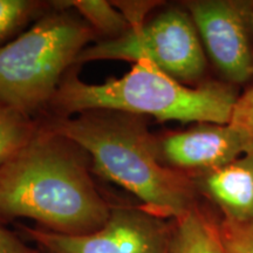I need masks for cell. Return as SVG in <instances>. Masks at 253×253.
Segmentation results:
<instances>
[{"mask_svg":"<svg viewBox=\"0 0 253 253\" xmlns=\"http://www.w3.org/2000/svg\"><path fill=\"white\" fill-rule=\"evenodd\" d=\"M90 172L86 151L40 121L30 142L0 168V226L28 218L58 235L96 232L112 202Z\"/></svg>","mask_w":253,"mask_h":253,"instance_id":"obj_1","label":"cell"},{"mask_svg":"<svg viewBox=\"0 0 253 253\" xmlns=\"http://www.w3.org/2000/svg\"><path fill=\"white\" fill-rule=\"evenodd\" d=\"M90 157L91 171L130 192L149 212L175 219L203 201L195 181L164 166L144 116L88 110L45 120Z\"/></svg>","mask_w":253,"mask_h":253,"instance_id":"obj_2","label":"cell"},{"mask_svg":"<svg viewBox=\"0 0 253 253\" xmlns=\"http://www.w3.org/2000/svg\"><path fill=\"white\" fill-rule=\"evenodd\" d=\"M75 65L66 73L50 103L56 118H69L88 110H116L153 116L161 122L230 123L240 90L221 80L190 87L160 71L148 60L135 62L122 78L101 84H86Z\"/></svg>","mask_w":253,"mask_h":253,"instance_id":"obj_3","label":"cell"},{"mask_svg":"<svg viewBox=\"0 0 253 253\" xmlns=\"http://www.w3.org/2000/svg\"><path fill=\"white\" fill-rule=\"evenodd\" d=\"M11 42L0 47V102L36 119L49 109L63 77L97 34L58 1Z\"/></svg>","mask_w":253,"mask_h":253,"instance_id":"obj_4","label":"cell"},{"mask_svg":"<svg viewBox=\"0 0 253 253\" xmlns=\"http://www.w3.org/2000/svg\"><path fill=\"white\" fill-rule=\"evenodd\" d=\"M104 60H148L190 87L209 81V61L194 20L182 5L168 6L114 39H100L79 54L75 65Z\"/></svg>","mask_w":253,"mask_h":253,"instance_id":"obj_5","label":"cell"},{"mask_svg":"<svg viewBox=\"0 0 253 253\" xmlns=\"http://www.w3.org/2000/svg\"><path fill=\"white\" fill-rule=\"evenodd\" d=\"M19 235L58 253H171V219L141 204H114L106 224L87 236H63L18 224Z\"/></svg>","mask_w":253,"mask_h":253,"instance_id":"obj_6","label":"cell"},{"mask_svg":"<svg viewBox=\"0 0 253 253\" xmlns=\"http://www.w3.org/2000/svg\"><path fill=\"white\" fill-rule=\"evenodd\" d=\"M182 6L220 80L240 88L253 79V0H188Z\"/></svg>","mask_w":253,"mask_h":253,"instance_id":"obj_7","label":"cell"},{"mask_svg":"<svg viewBox=\"0 0 253 253\" xmlns=\"http://www.w3.org/2000/svg\"><path fill=\"white\" fill-rule=\"evenodd\" d=\"M156 147L164 166L192 179L226 166L250 150L245 136L230 123L209 122L156 135Z\"/></svg>","mask_w":253,"mask_h":253,"instance_id":"obj_8","label":"cell"},{"mask_svg":"<svg viewBox=\"0 0 253 253\" xmlns=\"http://www.w3.org/2000/svg\"><path fill=\"white\" fill-rule=\"evenodd\" d=\"M194 181L202 198L221 217L253 220V150Z\"/></svg>","mask_w":253,"mask_h":253,"instance_id":"obj_9","label":"cell"},{"mask_svg":"<svg viewBox=\"0 0 253 253\" xmlns=\"http://www.w3.org/2000/svg\"><path fill=\"white\" fill-rule=\"evenodd\" d=\"M171 253H227L219 233V213L201 201L171 219Z\"/></svg>","mask_w":253,"mask_h":253,"instance_id":"obj_10","label":"cell"},{"mask_svg":"<svg viewBox=\"0 0 253 253\" xmlns=\"http://www.w3.org/2000/svg\"><path fill=\"white\" fill-rule=\"evenodd\" d=\"M63 7H71L84 19L101 39H114L130 28L125 15L106 0H72L58 1Z\"/></svg>","mask_w":253,"mask_h":253,"instance_id":"obj_11","label":"cell"},{"mask_svg":"<svg viewBox=\"0 0 253 253\" xmlns=\"http://www.w3.org/2000/svg\"><path fill=\"white\" fill-rule=\"evenodd\" d=\"M39 122L9 107L0 108V168L30 142Z\"/></svg>","mask_w":253,"mask_h":253,"instance_id":"obj_12","label":"cell"},{"mask_svg":"<svg viewBox=\"0 0 253 253\" xmlns=\"http://www.w3.org/2000/svg\"><path fill=\"white\" fill-rule=\"evenodd\" d=\"M50 6V2L39 0H0V47L20 36Z\"/></svg>","mask_w":253,"mask_h":253,"instance_id":"obj_13","label":"cell"},{"mask_svg":"<svg viewBox=\"0 0 253 253\" xmlns=\"http://www.w3.org/2000/svg\"><path fill=\"white\" fill-rule=\"evenodd\" d=\"M219 233L227 253H253V220L236 221L219 214Z\"/></svg>","mask_w":253,"mask_h":253,"instance_id":"obj_14","label":"cell"},{"mask_svg":"<svg viewBox=\"0 0 253 253\" xmlns=\"http://www.w3.org/2000/svg\"><path fill=\"white\" fill-rule=\"evenodd\" d=\"M230 125L245 136L250 150H253V86L239 95L231 115Z\"/></svg>","mask_w":253,"mask_h":253,"instance_id":"obj_15","label":"cell"},{"mask_svg":"<svg viewBox=\"0 0 253 253\" xmlns=\"http://www.w3.org/2000/svg\"><path fill=\"white\" fill-rule=\"evenodd\" d=\"M112 4L125 15L130 27H137L144 24L148 20V15L157 7L164 5V2L157 0H142V1L119 0V1H112Z\"/></svg>","mask_w":253,"mask_h":253,"instance_id":"obj_16","label":"cell"},{"mask_svg":"<svg viewBox=\"0 0 253 253\" xmlns=\"http://www.w3.org/2000/svg\"><path fill=\"white\" fill-rule=\"evenodd\" d=\"M0 253H43L39 246L33 248L18 232L0 226Z\"/></svg>","mask_w":253,"mask_h":253,"instance_id":"obj_17","label":"cell"},{"mask_svg":"<svg viewBox=\"0 0 253 253\" xmlns=\"http://www.w3.org/2000/svg\"><path fill=\"white\" fill-rule=\"evenodd\" d=\"M43 251V253H58V252H54V251H50V250H45V249H41Z\"/></svg>","mask_w":253,"mask_h":253,"instance_id":"obj_18","label":"cell"},{"mask_svg":"<svg viewBox=\"0 0 253 253\" xmlns=\"http://www.w3.org/2000/svg\"><path fill=\"white\" fill-rule=\"evenodd\" d=\"M1 107H4V104H2L1 102H0V108H1Z\"/></svg>","mask_w":253,"mask_h":253,"instance_id":"obj_19","label":"cell"},{"mask_svg":"<svg viewBox=\"0 0 253 253\" xmlns=\"http://www.w3.org/2000/svg\"><path fill=\"white\" fill-rule=\"evenodd\" d=\"M252 27H253V18H252Z\"/></svg>","mask_w":253,"mask_h":253,"instance_id":"obj_20","label":"cell"}]
</instances>
